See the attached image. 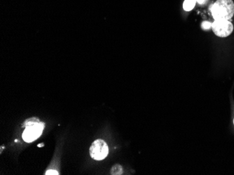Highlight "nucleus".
Segmentation results:
<instances>
[{
	"label": "nucleus",
	"mask_w": 234,
	"mask_h": 175,
	"mask_svg": "<svg viewBox=\"0 0 234 175\" xmlns=\"http://www.w3.org/2000/svg\"><path fill=\"white\" fill-rule=\"evenodd\" d=\"M233 123H234V119H233Z\"/></svg>",
	"instance_id": "12"
},
{
	"label": "nucleus",
	"mask_w": 234,
	"mask_h": 175,
	"mask_svg": "<svg viewBox=\"0 0 234 175\" xmlns=\"http://www.w3.org/2000/svg\"><path fill=\"white\" fill-rule=\"evenodd\" d=\"M205 0H196L197 2H198L199 4H203L205 2Z\"/></svg>",
	"instance_id": "10"
},
{
	"label": "nucleus",
	"mask_w": 234,
	"mask_h": 175,
	"mask_svg": "<svg viewBox=\"0 0 234 175\" xmlns=\"http://www.w3.org/2000/svg\"><path fill=\"white\" fill-rule=\"evenodd\" d=\"M39 119L38 118H35V117H33V118H30V119H27L26 121H25L24 123V126L26 127V126H30L32 124H34V123H35L36 122H39Z\"/></svg>",
	"instance_id": "7"
},
{
	"label": "nucleus",
	"mask_w": 234,
	"mask_h": 175,
	"mask_svg": "<svg viewBox=\"0 0 234 175\" xmlns=\"http://www.w3.org/2000/svg\"><path fill=\"white\" fill-rule=\"evenodd\" d=\"M46 174V175H58V174H58V172L57 171H56V170H48V171H46V174Z\"/></svg>",
	"instance_id": "9"
},
{
	"label": "nucleus",
	"mask_w": 234,
	"mask_h": 175,
	"mask_svg": "<svg viewBox=\"0 0 234 175\" xmlns=\"http://www.w3.org/2000/svg\"><path fill=\"white\" fill-rule=\"evenodd\" d=\"M212 27V24L209 22H203L202 23V28L203 29H209Z\"/></svg>",
	"instance_id": "8"
},
{
	"label": "nucleus",
	"mask_w": 234,
	"mask_h": 175,
	"mask_svg": "<svg viewBox=\"0 0 234 175\" xmlns=\"http://www.w3.org/2000/svg\"><path fill=\"white\" fill-rule=\"evenodd\" d=\"M89 151L92 159L95 161H102L108 155L109 148L104 140L98 139L92 143Z\"/></svg>",
	"instance_id": "2"
},
{
	"label": "nucleus",
	"mask_w": 234,
	"mask_h": 175,
	"mask_svg": "<svg viewBox=\"0 0 234 175\" xmlns=\"http://www.w3.org/2000/svg\"><path fill=\"white\" fill-rule=\"evenodd\" d=\"M212 29L216 36L225 38L233 32V25L229 20H215L212 24Z\"/></svg>",
	"instance_id": "3"
},
{
	"label": "nucleus",
	"mask_w": 234,
	"mask_h": 175,
	"mask_svg": "<svg viewBox=\"0 0 234 175\" xmlns=\"http://www.w3.org/2000/svg\"><path fill=\"white\" fill-rule=\"evenodd\" d=\"M42 145H44V144H38V147H43Z\"/></svg>",
	"instance_id": "11"
},
{
	"label": "nucleus",
	"mask_w": 234,
	"mask_h": 175,
	"mask_svg": "<svg viewBox=\"0 0 234 175\" xmlns=\"http://www.w3.org/2000/svg\"><path fill=\"white\" fill-rule=\"evenodd\" d=\"M44 126V123L39 121L34 124L26 126L23 133V139L27 142H33L42 135Z\"/></svg>",
	"instance_id": "4"
},
{
	"label": "nucleus",
	"mask_w": 234,
	"mask_h": 175,
	"mask_svg": "<svg viewBox=\"0 0 234 175\" xmlns=\"http://www.w3.org/2000/svg\"><path fill=\"white\" fill-rule=\"evenodd\" d=\"M211 12L215 20H229L234 15L233 0H217L212 5Z\"/></svg>",
	"instance_id": "1"
},
{
	"label": "nucleus",
	"mask_w": 234,
	"mask_h": 175,
	"mask_svg": "<svg viewBox=\"0 0 234 175\" xmlns=\"http://www.w3.org/2000/svg\"><path fill=\"white\" fill-rule=\"evenodd\" d=\"M122 173H123V168H122L121 165H119V164L114 165L112 168H111V174L120 175V174H122Z\"/></svg>",
	"instance_id": "6"
},
{
	"label": "nucleus",
	"mask_w": 234,
	"mask_h": 175,
	"mask_svg": "<svg viewBox=\"0 0 234 175\" xmlns=\"http://www.w3.org/2000/svg\"><path fill=\"white\" fill-rule=\"evenodd\" d=\"M196 0H185L183 4L184 9L186 11H190L196 5Z\"/></svg>",
	"instance_id": "5"
}]
</instances>
